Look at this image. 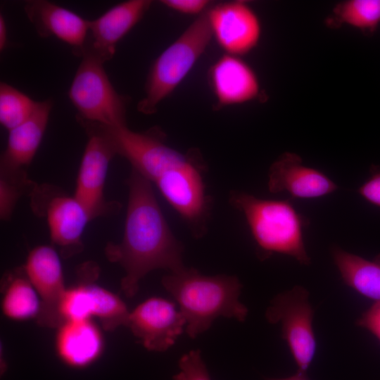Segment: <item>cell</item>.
I'll use <instances>...</instances> for the list:
<instances>
[{
  "label": "cell",
  "mask_w": 380,
  "mask_h": 380,
  "mask_svg": "<svg viewBox=\"0 0 380 380\" xmlns=\"http://www.w3.org/2000/svg\"><path fill=\"white\" fill-rule=\"evenodd\" d=\"M24 9L41 37H56L72 46L76 56H81L88 34V20L45 0L28 1Z\"/></svg>",
  "instance_id": "16"
},
{
  "label": "cell",
  "mask_w": 380,
  "mask_h": 380,
  "mask_svg": "<svg viewBox=\"0 0 380 380\" xmlns=\"http://www.w3.org/2000/svg\"><path fill=\"white\" fill-rule=\"evenodd\" d=\"M38 101H34L15 87L0 84V122L8 131L27 120L34 113Z\"/></svg>",
  "instance_id": "23"
},
{
  "label": "cell",
  "mask_w": 380,
  "mask_h": 380,
  "mask_svg": "<svg viewBox=\"0 0 380 380\" xmlns=\"http://www.w3.org/2000/svg\"><path fill=\"white\" fill-rule=\"evenodd\" d=\"M355 324L371 332L380 341V301L375 302L365 310Z\"/></svg>",
  "instance_id": "29"
},
{
  "label": "cell",
  "mask_w": 380,
  "mask_h": 380,
  "mask_svg": "<svg viewBox=\"0 0 380 380\" xmlns=\"http://www.w3.org/2000/svg\"><path fill=\"white\" fill-rule=\"evenodd\" d=\"M308 291L296 286L277 294L270 302L265 317L270 324H280L281 336L287 343L298 370L307 372L316 351L312 328L315 310Z\"/></svg>",
  "instance_id": "8"
},
{
  "label": "cell",
  "mask_w": 380,
  "mask_h": 380,
  "mask_svg": "<svg viewBox=\"0 0 380 380\" xmlns=\"http://www.w3.org/2000/svg\"><path fill=\"white\" fill-rule=\"evenodd\" d=\"M46 214L51 241L61 248L62 255L68 258L82 251V235L91 220L83 205L75 196H56Z\"/></svg>",
  "instance_id": "17"
},
{
  "label": "cell",
  "mask_w": 380,
  "mask_h": 380,
  "mask_svg": "<svg viewBox=\"0 0 380 380\" xmlns=\"http://www.w3.org/2000/svg\"><path fill=\"white\" fill-rule=\"evenodd\" d=\"M85 127L88 141L81 160L75 197L83 205L91 220L103 215L108 206L103 189L108 166L116 152L100 124L79 121Z\"/></svg>",
  "instance_id": "9"
},
{
  "label": "cell",
  "mask_w": 380,
  "mask_h": 380,
  "mask_svg": "<svg viewBox=\"0 0 380 380\" xmlns=\"http://www.w3.org/2000/svg\"><path fill=\"white\" fill-rule=\"evenodd\" d=\"M160 3L177 13L197 17L211 7V1L208 0H161Z\"/></svg>",
  "instance_id": "27"
},
{
  "label": "cell",
  "mask_w": 380,
  "mask_h": 380,
  "mask_svg": "<svg viewBox=\"0 0 380 380\" xmlns=\"http://www.w3.org/2000/svg\"><path fill=\"white\" fill-rule=\"evenodd\" d=\"M24 270L40 298L41 308L37 317L38 324L58 328L64 322L61 306L67 289L57 252L49 246L35 247L30 252Z\"/></svg>",
  "instance_id": "10"
},
{
  "label": "cell",
  "mask_w": 380,
  "mask_h": 380,
  "mask_svg": "<svg viewBox=\"0 0 380 380\" xmlns=\"http://www.w3.org/2000/svg\"><path fill=\"white\" fill-rule=\"evenodd\" d=\"M212 32L207 11L196 17L186 29L153 63L145 84V96L137 104L139 112L152 115L190 72L203 54Z\"/></svg>",
  "instance_id": "4"
},
{
  "label": "cell",
  "mask_w": 380,
  "mask_h": 380,
  "mask_svg": "<svg viewBox=\"0 0 380 380\" xmlns=\"http://www.w3.org/2000/svg\"><path fill=\"white\" fill-rule=\"evenodd\" d=\"M151 4L150 0L126 1L89 20L88 34L81 55L89 53L103 63L110 60L117 44L143 18Z\"/></svg>",
  "instance_id": "13"
},
{
  "label": "cell",
  "mask_w": 380,
  "mask_h": 380,
  "mask_svg": "<svg viewBox=\"0 0 380 380\" xmlns=\"http://www.w3.org/2000/svg\"><path fill=\"white\" fill-rule=\"evenodd\" d=\"M40 298L27 277L11 278L5 288L1 302L2 311L13 320H26L38 316Z\"/></svg>",
  "instance_id": "21"
},
{
  "label": "cell",
  "mask_w": 380,
  "mask_h": 380,
  "mask_svg": "<svg viewBox=\"0 0 380 380\" xmlns=\"http://www.w3.org/2000/svg\"><path fill=\"white\" fill-rule=\"evenodd\" d=\"M127 327L145 348L163 352L183 333L186 320L172 302L151 297L130 312Z\"/></svg>",
  "instance_id": "12"
},
{
  "label": "cell",
  "mask_w": 380,
  "mask_h": 380,
  "mask_svg": "<svg viewBox=\"0 0 380 380\" xmlns=\"http://www.w3.org/2000/svg\"><path fill=\"white\" fill-rule=\"evenodd\" d=\"M127 184L128 203L122 240L109 243L105 253L125 272L121 289L127 298L136 295L140 280L157 269L175 272L185 266L184 247L172 234L154 195L151 182L132 169Z\"/></svg>",
  "instance_id": "1"
},
{
  "label": "cell",
  "mask_w": 380,
  "mask_h": 380,
  "mask_svg": "<svg viewBox=\"0 0 380 380\" xmlns=\"http://www.w3.org/2000/svg\"><path fill=\"white\" fill-rule=\"evenodd\" d=\"M207 15L213 37L226 54L241 57L258 45L260 22L246 1L219 3L208 9Z\"/></svg>",
  "instance_id": "11"
},
{
  "label": "cell",
  "mask_w": 380,
  "mask_h": 380,
  "mask_svg": "<svg viewBox=\"0 0 380 380\" xmlns=\"http://www.w3.org/2000/svg\"><path fill=\"white\" fill-rule=\"evenodd\" d=\"M331 255L347 286L365 297L380 301V253L369 260L334 246Z\"/></svg>",
  "instance_id": "20"
},
{
  "label": "cell",
  "mask_w": 380,
  "mask_h": 380,
  "mask_svg": "<svg viewBox=\"0 0 380 380\" xmlns=\"http://www.w3.org/2000/svg\"><path fill=\"white\" fill-rule=\"evenodd\" d=\"M205 169L199 151L194 149L189 160L168 170L154 182L196 239L206 234L212 208L203 182Z\"/></svg>",
  "instance_id": "6"
},
{
  "label": "cell",
  "mask_w": 380,
  "mask_h": 380,
  "mask_svg": "<svg viewBox=\"0 0 380 380\" xmlns=\"http://www.w3.org/2000/svg\"><path fill=\"white\" fill-rule=\"evenodd\" d=\"M293 153L281 155L270 167L268 189L271 193L286 191L300 198H319L336 191L338 186L322 172L305 166Z\"/></svg>",
  "instance_id": "14"
},
{
  "label": "cell",
  "mask_w": 380,
  "mask_h": 380,
  "mask_svg": "<svg viewBox=\"0 0 380 380\" xmlns=\"http://www.w3.org/2000/svg\"><path fill=\"white\" fill-rule=\"evenodd\" d=\"M52 101H38L32 115L23 124L9 130L6 148L1 157L3 172H18L30 163L45 132Z\"/></svg>",
  "instance_id": "18"
},
{
  "label": "cell",
  "mask_w": 380,
  "mask_h": 380,
  "mask_svg": "<svg viewBox=\"0 0 380 380\" xmlns=\"http://www.w3.org/2000/svg\"><path fill=\"white\" fill-rule=\"evenodd\" d=\"M369 173L357 191L367 201L380 208V166L372 165Z\"/></svg>",
  "instance_id": "28"
},
{
  "label": "cell",
  "mask_w": 380,
  "mask_h": 380,
  "mask_svg": "<svg viewBox=\"0 0 380 380\" xmlns=\"http://www.w3.org/2000/svg\"><path fill=\"white\" fill-rule=\"evenodd\" d=\"M208 76L216 109L245 103L259 96L258 77L240 56L224 53L210 66Z\"/></svg>",
  "instance_id": "15"
},
{
  "label": "cell",
  "mask_w": 380,
  "mask_h": 380,
  "mask_svg": "<svg viewBox=\"0 0 380 380\" xmlns=\"http://www.w3.org/2000/svg\"><path fill=\"white\" fill-rule=\"evenodd\" d=\"M335 19L367 33L374 32L380 23V0H350L334 9Z\"/></svg>",
  "instance_id": "24"
},
{
  "label": "cell",
  "mask_w": 380,
  "mask_h": 380,
  "mask_svg": "<svg viewBox=\"0 0 380 380\" xmlns=\"http://www.w3.org/2000/svg\"><path fill=\"white\" fill-rule=\"evenodd\" d=\"M90 316L96 317L107 331L127 327L130 312L117 295L92 284H85Z\"/></svg>",
  "instance_id": "22"
},
{
  "label": "cell",
  "mask_w": 380,
  "mask_h": 380,
  "mask_svg": "<svg viewBox=\"0 0 380 380\" xmlns=\"http://www.w3.org/2000/svg\"><path fill=\"white\" fill-rule=\"evenodd\" d=\"M179 372L173 380H211L200 350H191L179 359Z\"/></svg>",
  "instance_id": "25"
},
{
  "label": "cell",
  "mask_w": 380,
  "mask_h": 380,
  "mask_svg": "<svg viewBox=\"0 0 380 380\" xmlns=\"http://www.w3.org/2000/svg\"><path fill=\"white\" fill-rule=\"evenodd\" d=\"M56 346L65 364L82 368L99 358L103 341L99 328L91 319L65 321L58 327Z\"/></svg>",
  "instance_id": "19"
},
{
  "label": "cell",
  "mask_w": 380,
  "mask_h": 380,
  "mask_svg": "<svg viewBox=\"0 0 380 380\" xmlns=\"http://www.w3.org/2000/svg\"><path fill=\"white\" fill-rule=\"evenodd\" d=\"M229 201L243 214L259 258L265 260L273 253H281L301 265L310 264L303 239L305 222L289 201L260 199L238 190L230 191Z\"/></svg>",
  "instance_id": "3"
},
{
  "label": "cell",
  "mask_w": 380,
  "mask_h": 380,
  "mask_svg": "<svg viewBox=\"0 0 380 380\" xmlns=\"http://www.w3.org/2000/svg\"><path fill=\"white\" fill-rule=\"evenodd\" d=\"M7 42V32L4 18L0 15V49L3 51L5 49Z\"/></svg>",
  "instance_id": "30"
},
{
  "label": "cell",
  "mask_w": 380,
  "mask_h": 380,
  "mask_svg": "<svg viewBox=\"0 0 380 380\" xmlns=\"http://www.w3.org/2000/svg\"><path fill=\"white\" fill-rule=\"evenodd\" d=\"M162 284L179 304L190 338L207 331L219 317L244 322L248 315V308L239 300L242 284L236 276H207L184 267L164 276Z\"/></svg>",
  "instance_id": "2"
},
{
  "label": "cell",
  "mask_w": 380,
  "mask_h": 380,
  "mask_svg": "<svg viewBox=\"0 0 380 380\" xmlns=\"http://www.w3.org/2000/svg\"><path fill=\"white\" fill-rule=\"evenodd\" d=\"M101 127L113 143L117 154L125 157L150 182H155L168 170L189 160L194 150L182 153L165 143L166 135L154 127L143 132L129 129L127 125Z\"/></svg>",
  "instance_id": "7"
},
{
  "label": "cell",
  "mask_w": 380,
  "mask_h": 380,
  "mask_svg": "<svg viewBox=\"0 0 380 380\" xmlns=\"http://www.w3.org/2000/svg\"><path fill=\"white\" fill-rule=\"evenodd\" d=\"M81 57L68 91L77 110V120L108 126L126 125L129 99L115 89L102 61L87 52L82 53Z\"/></svg>",
  "instance_id": "5"
},
{
  "label": "cell",
  "mask_w": 380,
  "mask_h": 380,
  "mask_svg": "<svg viewBox=\"0 0 380 380\" xmlns=\"http://www.w3.org/2000/svg\"><path fill=\"white\" fill-rule=\"evenodd\" d=\"M17 183L9 181L4 176L0 181V214L3 220L8 219L20 194Z\"/></svg>",
  "instance_id": "26"
},
{
  "label": "cell",
  "mask_w": 380,
  "mask_h": 380,
  "mask_svg": "<svg viewBox=\"0 0 380 380\" xmlns=\"http://www.w3.org/2000/svg\"><path fill=\"white\" fill-rule=\"evenodd\" d=\"M265 380H310V378L308 376L306 372H301V371H297V372L286 378L283 379H271V378H267Z\"/></svg>",
  "instance_id": "31"
}]
</instances>
